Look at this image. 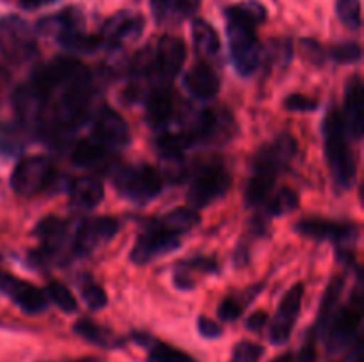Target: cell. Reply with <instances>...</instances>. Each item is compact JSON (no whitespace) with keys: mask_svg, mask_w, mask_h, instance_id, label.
I'll use <instances>...</instances> for the list:
<instances>
[{"mask_svg":"<svg viewBox=\"0 0 364 362\" xmlns=\"http://www.w3.org/2000/svg\"><path fill=\"white\" fill-rule=\"evenodd\" d=\"M230 57L240 77H251L259 66L263 46L256 28L267 20V9L258 0H245L224 9Z\"/></svg>","mask_w":364,"mask_h":362,"instance_id":"cell-1","label":"cell"},{"mask_svg":"<svg viewBox=\"0 0 364 362\" xmlns=\"http://www.w3.org/2000/svg\"><path fill=\"white\" fill-rule=\"evenodd\" d=\"M297 155V141L294 135L281 133L269 144L258 149L251 162V177L245 185V202L259 208L269 201L277 176L288 169Z\"/></svg>","mask_w":364,"mask_h":362,"instance_id":"cell-2","label":"cell"},{"mask_svg":"<svg viewBox=\"0 0 364 362\" xmlns=\"http://www.w3.org/2000/svg\"><path fill=\"white\" fill-rule=\"evenodd\" d=\"M323 142H326V158L329 163L331 176L338 190H350L355 181L354 151L350 148V137L347 135L341 121V112L334 103H331L322 124Z\"/></svg>","mask_w":364,"mask_h":362,"instance_id":"cell-3","label":"cell"},{"mask_svg":"<svg viewBox=\"0 0 364 362\" xmlns=\"http://www.w3.org/2000/svg\"><path fill=\"white\" fill-rule=\"evenodd\" d=\"M112 183L117 194L135 204H146L162 192V174L149 163H132L112 170Z\"/></svg>","mask_w":364,"mask_h":362,"instance_id":"cell-4","label":"cell"},{"mask_svg":"<svg viewBox=\"0 0 364 362\" xmlns=\"http://www.w3.org/2000/svg\"><path fill=\"white\" fill-rule=\"evenodd\" d=\"M0 53L11 64H23L38 55V31L18 14L0 18Z\"/></svg>","mask_w":364,"mask_h":362,"instance_id":"cell-5","label":"cell"},{"mask_svg":"<svg viewBox=\"0 0 364 362\" xmlns=\"http://www.w3.org/2000/svg\"><path fill=\"white\" fill-rule=\"evenodd\" d=\"M361 322H363V295L361 291H354V298L347 305L334 312L333 319L326 330V346L329 353H341L354 346L361 339Z\"/></svg>","mask_w":364,"mask_h":362,"instance_id":"cell-6","label":"cell"},{"mask_svg":"<svg viewBox=\"0 0 364 362\" xmlns=\"http://www.w3.org/2000/svg\"><path fill=\"white\" fill-rule=\"evenodd\" d=\"M231 188V174L224 167V163L217 160L203 163L192 174L191 185H188L187 201L192 208L199 209L212 204L217 199L224 197Z\"/></svg>","mask_w":364,"mask_h":362,"instance_id":"cell-7","label":"cell"},{"mask_svg":"<svg viewBox=\"0 0 364 362\" xmlns=\"http://www.w3.org/2000/svg\"><path fill=\"white\" fill-rule=\"evenodd\" d=\"M180 234L166 226L160 219L151 220L144 227L141 234L135 240L130 252V261L139 266H144L148 263L156 261L162 256L171 254L176 248H180L181 240Z\"/></svg>","mask_w":364,"mask_h":362,"instance_id":"cell-8","label":"cell"},{"mask_svg":"<svg viewBox=\"0 0 364 362\" xmlns=\"http://www.w3.org/2000/svg\"><path fill=\"white\" fill-rule=\"evenodd\" d=\"M11 188L21 197H34L55 181V169L46 156H25L11 174Z\"/></svg>","mask_w":364,"mask_h":362,"instance_id":"cell-9","label":"cell"},{"mask_svg":"<svg viewBox=\"0 0 364 362\" xmlns=\"http://www.w3.org/2000/svg\"><path fill=\"white\" fill-rule=\"evenodd\" d=\"M295 231L304 238L316 241H331L338 247L340 254H345L352 243H355L361 234L358 224L340 222V220L322 219V216H308L295 224Z\"/></svg>","mask_w":364,"mask_h":362,"instance_id":"cell-10","label":"cell"},{"mask_svg":"<svg viewBox=\"0 0 364 362\" xmlns=\"http://www.w3.org/2000/svg\"><path fill=\"white\" fill-rule=\"evenodd\" d=\"M235 131V121L230 112L219 109H205L194 116L191 126L181 133L188 146L196 144H223L230 141Z\"/></svg>","mask_w":364,"mask_h":362,"instance_id":"cell-11","label":"cell"},{"mask_svg":"<svg viewBox=\"0 0 364 362\" xmlns=\"http://www.w3.org/2000/svg\"><path fill=\"white\" fill-rule=\"evenodd\" d=\"M121 224L116 216H92L78 224L71 233V256L84 258L112 240Z\"/></svg>","mask_w":364,"mask_h":362,"instance_id":"cell-12","label":"cell"},{"mask_svg":"<svg viewBox=\"0 0 364 362\" xmlns=\"http://www.w3.org/2000/svg\"><path fill=\"white\" fill-rule=\"evenodd\" d=\"M89 121H91V138L102 144L103 148L114 151V149L130 144L132 135L127 121L110 106H102V109L95 110Z\"/></svg>","mask_w":364,"mask_h":362,"instance_id":"cell-13","label":"cell"},{"mask_svg":"<svg viewBox=\"0 0 364 362\" xmlns=\"http://www.w3.org/2000/svg\"><path fill=\"white\" fill-rule=\"evenodd\" d=\"M302 297H304V284L299 283L294 284L281 298L276 316L269 322V339L276 346L287 344L290 341L295 323L301 314Z\"/></svg>","mask_w":364,"mask_h":362,"instance_id":"cell-14","label":"cell"},{"mask_svg":"<svg viewBox=\"0 0 364 362\" xmlns=\"http://www.w3.org/2000/svg\"><path fill=\"white\" fill-rule=\"evenodd\" d=\"M0 291L25 314H41L48 307V300L41 287L2 268H0Z\"/></svg>","mask_w":364,"mask_h":362,"instance_id":"cell-15","label":"cell"},{"mask_svg":"<svg viewBox=\"0 0 364 362\" xmlns=\"http://www.w3.org/2000/svg\"><path fill=\"white\" fill-rule=\"evenodd\" d=\"M144 31V16L134 11H119L103 23L98 38L102 48L117 50L127 43L135 41Z\"/></svg>","mask_w":364,"mask_h":362,"instance_id":"cell-16","label":"cell"},{"mask_svg":"<svg viewBox=\"0 0 364 362\" xmlns=\"http://www.w3.org/2000/svg\"><path fill=\"white\" fill-rule=\"evenodd\" d=\"M50 99L43 96L31 82L18 85L13 92V106L18 119L27 130L39 131L46 119V110H48Z\"/></svg>","mask_w":364,"mask_h":362,"instance_id":"cell-17","label":"cell"},{"mask_svg":"<svg viewBox=\"0 0 364 362\" xmlns=\"http://www.w3.org/2000/svg\"><path fill=\"white\" fill-rule=\"evenodd\" d=\"M153 52H155V66L160 82L171 85L183 67L187 59V46L180 38L164 35Z\"/></svg>","mask_w":364,"mask_h":362,"instance_id":"cell-18","label":"cell"},{"mask_svg":"<svg viewBox=\"0 0 364 362\" xmlns=\"http://www.w3.org/2000/svg\"><path fill=\"white\" fill-rule=\"evenodd\" d=\"M341 121L350 141H361L364 128V91L361 77L354 75L345 87V103Z\"/></svg>","mask_w":364,"mask_h":362,"instance_id":"cell-19","label":"cell"},{"mask_svg":"<svg viewBox=\"0 0 364 362\" xmlns=\"http://www.w3.org/2000/svg\"><path fill=\"white\" fill-rule=\"evenodd\" d=\"M146 121L149 128L162 131L174 117V96L171 85H155L144 96Z\"/></svg>","mask_w":364,"mask_h":362,"instance_id":"cell-20","label":"cell"},{"mask_svg":"<svg viewBox=\"0 0 364 362\" xmlns=\"http://www.w3.org/2000/svg\"><path fill=\"white\" fill-rule=\"evenodd\" d=\"M343 286H345L343 277H334V279L329 283L326 293L322 295V302H320V309H318V314H316L315 323H313L311 330H309L308 337H306L308 343L316 344V341H318L320 337L326 336V330L327 327H329V322L333 319L334 312L338 311V302H340L341 293H343Z\"/></svg>","mask_w":364,"mask_h":362,"instance_id":"cell-21","label":"cell"},{"mask_svg":"<svg viewBox=\"0 0 364 362\" xmlns=\"http://www.w3.org/2000/svg\"><path fill=\"white\" fill-rule=\"evenodd\" d=\"M68 195H70V206L75 212H89L103 201L105 188H103V181L100 177L80 176L71 181Z\"/></svg>","mask_w":364,"mask_h":362,"instance_id":"cell-22","label":"cell"},{"mask_svg":"<svg viewBox=\"0 0 364 362\" xmlns=\"http://www.w3.org/2000/svg\"><path fill=\"white\" fill-rule=\"evenodd\" d=\"M183 85L191 92V96H194L196 99H203V102L213 99L220 91L219 77L206 62L194 64L185 75Z\"/></svg>","mask_w":364,"mask_h":362,"instance_id":"cell-23","label":"cell"},{"mask_svg":"<svg viewBox=\"0 0 364 362\" xmlns=\"http://www.w3.org/2000/svg\"><path fill=\"white\" fill-rule=\"evenodd\" d=\"M70 156L71 162L77 167H82V169H102L103 165L110 162L112 151L103 148L102 144H98V142L89 137L78 141L71 149Z\"/></svg>","mask_w":364,"mask_h":362,"instance_id":"cell-24","label":"cell"},{"mask_svg":"<svg viewBox=\"0 0 364 362\" xmlns=\"http://www.w3.org/2000/svg\"><path fill=\"white\" fill-rule=\"evenodd\" d=\"M219 272V263L215 258H208V256H198V258L185 259V261L178 263L176 270H174V286L178 290L188 291L196 286L194 273H217Z\"/></svg>","mask_w":364,"mask_h":362,"instance_id":"cell-25","label":"cell"},{"mask_svg":"<svg viewBox=\"0 0 364 362\" xmlns=\"http://www.w3.org/2000/svg\"><path fill=\"white\" fill-rule=\"evenodd\" d=\"M156 23H174L191 18L198 11L199 0H149Z\"/></svg>","mask_w":364,"mask_h":362,"instance_id":"cell-26","label":"cell"},{"mask_svg":"<svg viewBox=\"0 0 364 362\" xmlns=\"http://www.w3.org/2000/svg\"><path fill=\"white\" fill-rule=\"evenodd\" d=\"M134 339L141 346L148 348V362H196L194 358L183 350L171 346V344L162 343L153 336L144 332H134Z\"/></svg>","mask_w":364,"mask_h":362,"instance_id":"cell-27","label":"cell"},{"mask_svg":"<svg viewBox=\"0 0 364 362\" xmlns=\"http://www.w3.org/2000/svg\"><path fill=\"white\" fill-rule=\"evenodd\" d=\"M192 43L201 57H215L220 50V39L215 28L201 18L192 20Z\"/></svg>","mask_w":364,"mask_h":362,"instance_id":"cell-28","label":"cell"},{"mask_svg":"<svg viewBox=\"0 0 364 362\" xmlns=\"http://www.w3.org/2000/svg\"><path fill=\"white\" fill-rule=\"evenodd\" d=\"M73 332L77 334L78 337H82L84 341H87V343L96 344V346L114 348L121 344V339L116 334H112L109 329L98 325V323L92 322V319L89 318L78 319L73 325Z\"/></svg>","mask_w":364,"mask_h":362,"instance_id":"cell-29","label":"cell"},{"mask_svg":"<svg viewBox=\"0 0 364 362\" xmlns=\"http://www.w3.org/2000/svg\"><path fill=\"white\" fill-rule=\"evenodd\" d=\"M169 229H173L176 234H185L194 229L199 224V213L194 208H174L173 212L159 216Z\"/></svg>","mask_w":364,"mask_h":362,"instance_id":"cell-30","label":"cell"},{"mask_svg":"<svg viewBox=\"0 0 364 362\" xmlns=\"http://www.w3.org/2000/svg\"><path fill=\"white\" fill-rule=\"evenodd\" d=\"M265 216H283L291 213L294 209L299 208V195L297 192L291 190V188L283 187L276 195L269 197V201L265 202Z\"/></svg>","mask_w":364,"mask_h":362,"instance_id":"cell-31","label":"cell"},{"mask_svg":"<svg viewBox=\"0 0 364 362\" xmlns=\"http://www.w3.org/2000/svg\"><path fill=\"white\" fill-rule=\"evenodd\" d=\"M77 284H78V290H80L82 298H84V302L87 304L89 309H92V311H100V309H103L107 304H109V298H107L105 290H103L98 283H95V279H92L91 275H85L84 273V275L78 277Z\"/></svg>","mask_w":364,"mask_h":362,"instance_id":"cell-32","label":"cell"},{"mask_svg":"<svg viewBox=\"0 0 364 362\" xmlns=\"http://www.w3.org/2000/svg\"><path fill=\"white\" fill-rule=\"evenodd\" d=\"M43 291H45L46 295V300L52 302L53 305H57L63 312L71 314V312H75L78 309L77 298H75V295L71 293L64 284L57 283V280H50Z\"/></svg>","mask_w":364,"mask_h":362,"instance_id":"cell-33","label":"cell"},{"mask_svg":"<svg viewBox=\"0 0 364 362\" xmlns=\"http://www.w3.org/2000/svg\"><path fill=\"white\" fill-rule=\"evenodd\" d=\"M326 55L338 64H354L361 60L363 50L358 43H338L326 50Z\"/></svg>","mask_w":364,"mask_h":362,"instance_id":"cell-34","label":"cell"},{"mask_svg":"<svg viewBox=\"0 0 364 362\" xmlns=\"http://www.w3.org/2000/svg\"><path fill=\"white\" fill-rule=\"evenodd\" d=\"M336 13L345 27L352 31L361 27V0H336Z\"/></svg>","mask_w":364,"mask_h":362,"instance_id":"cell-35","label":"cell"},{"mask_svg":"<svg viewBox=\"0 0 364 362\" xmlns=\"http://www.w3.org/2000/svg\"><path fill=\"white\" fill-rule=\"evenodd\" d=\"M247 300H242V295H231V297H226L223 302H220L219 309H217V314H219V319L224 323H231L235 319H238L244 312L245 305H247Z\"/></svg>","mask_w":364,"mask_h":362,"instance_id":"cell-36","label":"cell"},{"mask_svg":"<svg viewBox=\"0 0 364 362\" xmlns=\"http://www.w3.org/2000/svg\"><path fill=\"white\" fill-rule=\"evenodd\" d=\"M263 355V346L252 341H240L233 346L230 362H259Z\"/></svg>","mask_w":364,"mask_h":362,"instance_id":"cell-37","label":"cell"},{"mask_svg":"<svg viewBox=\"0 0 364 362\" xmlns=\"http://www.w3.org/2000/svg\"><path fill=\"white\" fill-rule=\"evenodd\" d=\"M284 109L290 110V112H315L318 110L320 103L318 99L309 98L304 94H290L284 99Z\"/></svg>","mask_w":364,"mask_h":362,"instance_id":"cell-38","label":"cell"},{"mask_svg":"<svg viewBox=\"0 0 364 362\" xmlns=\"http://www.w3.org/2000/svg\"><path fill=\"white\" fill-rule=\"evenodd\" d=\"M301 48L306 59H308L311 64L320 66V64H323L327 60L326 48H323L318 41H315V39H302Z\"/></svg>","mask_w":364,"mask_h":362,"instance_id":"cell-39","label":"cell"},{"mask_svg":"<svg viewBox=\"0 0 364 362\" xmlns=\"http://www.w3.org/2000/svg\"><path fill=\"white\" fill-rule=\"evenodd\" d=\"M21 151V142L18 141L14 135H11L9 131H0V156H16Z\"/></svg>","mask_w":364,"mask_h":362,"instance_id":"cell-40","label":"cell"},{"mask_svg":"<svg viewBox=\"0 0 364 362\" xmlns=\"http://www.w3.org/2000/svg\"><path fill=\"white\" fill-rule=\"evenodd\" d=\"M198 332L206 339H217L223 336V327L215 323L213 319L206 318V316H199L198 318Z\"/></svg>","mask_w":364,"mask_h":362,"instance_id":"cell-41","label":"cell"},{"mask_svg":"<svg viewBox=\"0 0 364 362\" xmlns=\"http://www.w3.org/2000/svg\"><path fill=\"white\" fill-rule=\"evenodd\" d=\"M269 322L270 318L267 312L256 311L247 318V322H245V329L252 330V332H262V330L269 325Z\"/></svg>","mask_w":364,"mask_h":362,"instance_id":"cell-42","label":"cell"},{"mask_svg":"<svg viewBox=\"0 0 364 362\" xmlns=\"http://www.w3.org/2000/svg\"><path fill=\"white\" fill-rule=\"evenodd\" d=\"M354 350H352V357H350V362H363V358H361V348H363V341L359 339L358 343L354 344Z\"/></svg>","mask_w":364,"mask_h":362,"instance_id":"cell-43","label":"cell"},{"mask_svg":"<svg viewBox=\"0 0 364 362\" xmlns=\"http://www.w3.org/2000/svg\"><path fill=\"white\" fill-rule=\"evenodd\" d=\"M18 2H20V6L25 7V9H34V7L41 6L39 0H18Z\"/></svg>","mask_w":364,"mask_h":362,"instance_id":"cell-44","label":"cell"},{"mask_svg":"<svg viewBox=\"0 0 364 362\" xmlns=\"http://www.w3.org/2000/svg\"><path fill=\"white\" fill-rule=\"evenodd\" d=\"M270 362H295V358L291 353H283V355H277V357H274Z\"/></svg>","mask_w":364,"mask_h":362,"instance_id":"cell-45","label":"cell"},{"mask_svg":"<svg viewBox=\"0 0 364 362\" xmlns=\"http://www.w3.org/2000/svg\"><path fill=\"white\" fill-rule=\"evenodd\" d=\"M70 362H100L96 358H80V361H70Z\"/></svg>","mask_w":364,"mask_h":362,"instance_id":"cell-46","label":"cell"},{"mask_svg":"<svg viewBox=\"0 0 364 362\" xmlns=\"http://www.w3.org/2000/svg\"><path fill=\"white\" fill-rule=\"evenodd\" d=\"M4 80H6V73H4V71L0 70V85H2Z\"/></svg>","mask_w":364,"mask_h":362,"instance_id":"cell-47","label":"cell"},{"mask_svg":"<svg viewBox=\"0 0 364 362\" xmlns=\"http://www.w3.org/2000/svg\"><path fill=\"white\" fill-rule=\"evenodd\" d=\"M39 2H41V6H43V4H48V2H53V0H39Z\"/></svg>","mask_w":364,"mask_h":362,"instance_id":"cell-48","label":"cell"}]
</instances>
